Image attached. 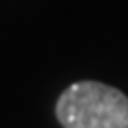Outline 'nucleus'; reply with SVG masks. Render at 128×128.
<instances>
[{
  "label": "nucleus",
  "mask_w": 128,
  "mask_h": 128,
  "mask_svg": "<svg viewBox=\"0 0 128 128\" xmlns=\"http://www.w3.org/2000/svg\"><path fill=\"white\" fill-rule=\"evenodd\" d=\"M56 115L64 128H128V96L100 81H77L60 94Z\"/></svg>",
  "instance_id": "obj_1"
}]
</instances>
